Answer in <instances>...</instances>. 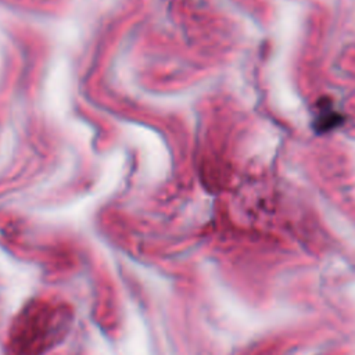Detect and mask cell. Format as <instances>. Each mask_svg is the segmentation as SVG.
I'll return each mask as SVG.
<instances>
[{
  "label": "cell",
  "instance_id": "6da1fadb",
  "mask_svg": "<svg viewBox=\"0 0 355 355\" xmlns=\"http://www.w3.org/2000/svg\"><path fill=\"white\" fill-rule=\"evenodd\" d=\"M69 315L47 302H33L22 311L11 334L12 355H39L62 338Z\"/></svg>",
  "mask_w": 355,
  "mask_h": 355
},
{
  "label": "cell",
  "instance_id": "7a4b0ae2",
  "mask_svg": "<svg viewBox=\"0 0 355 355\" xmlns=\"http://www.w3.org/2000/svg\"><path fill=\"white\" fill-rule=\"evenodd\" d=\"M320 111L313 121V129L318 133H326L334 128H337L340 123H343L344 118L341 114L336 112L330 105H319Z\"/></svg>",
  "mask_w": 355,
  "mask_h": 355
}]
</instances>
